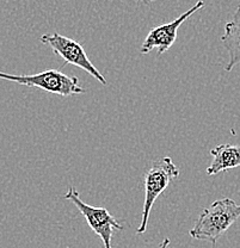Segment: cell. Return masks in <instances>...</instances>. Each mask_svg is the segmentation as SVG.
Listing matches in <instances>:
<instances>
[{"label": "cell", "instance_id": "cell-1", "mask_svg": "<svg viewBox=\"0 0 240 248\" xmlns=\"http://www.w3.org/2000/svg\"><path fill=\"white\" fill-rule=\"evenodd\" d=\"M240 217V204L231 198L214 201L203 209L197 223L190 231V236L196 240H208L215 245L218 239L236 223Z\"/></svg>", "mask_w": 240, "mask_h": 248}, {"label": "cell", "instance_id": "cell-2", "mask_svg": "<svg viewBox=\"0 0 240 248\" xmlns=\"http://www.w3.org/2000/svg\"><path fill=\"white\" fill-rule=\"evenodd\" d=\"M179 175V169L174 160L169 156H164L157 161L152 162L151 167L146 170L144 177V200L141 214V223L139 226L138 234H144L147 231L149 214L158 197L166 190L172 179Z\"/></svg>", "mask_w": 240, "mask_h": 248}, {"label": "cell", "instance_id": "cell-3", "mask_svg": "<svg viewBox=\"0 0 240 248\" xmlns=\"http://www.w3.org/2000/svg\"><path fill=\"white\" fill-rule=\"evenodd\" d=\"M0 79L9 80L28 87H37L53 94L69 97L73 94H82L85 90L80 86L77 77H69L56 69H48L30 76H14L0 72Z\"/></svg>", "mask_w": 240, "mask_h": 248}, {"label": "cell", "instance_id": "cell-4", "mask_svg": "<svg viewBox=\"0 0 240 248\" xmlns=\"http://www.w3.org/2000/svg\"><path fill=\"white\" fill-rule=\"evenodd\" d=\"M64 198L77 206L79 213L86 219L90 228L102 239L104 248H112V239L113 231L115 229L122 231V229H125V227L108 211V209L89 205L85 202H82L74 186H69L66 195H64Z\"/></svg>", "mask_w": 240, "mask_h": 248}, {"label": "cell", "instance_id": "cell-5", "mask_svg": "<svg viewBox=\"0 0 240 248\" xmlns=\"http://www.w3.org/2000/svg\"><path fill=\"white\" fill-rule=\"evenodd\" d=\"M40 41L43 45L51 48V50L55 54H58L61 59H64V64L69 63L76 67H79V68L87 72L90 76L94 77L102 85L108 84L105 77L90 61V58L85 53L82 46L79 45L78 42H76L72 38L66 37V36L60 35L58 32L45 33V35L41 36Z\"/></svg>", "mask_w": 240, "mask_h": 248}, {"label": "cell", "instance_id": "cell-6", "mask_svg": "<svg viewBox=\"0 0 240 248\" xmlns=\"http://www.w3.org/2000/svg\"><path fill=\"white\" fill-rule=\"evenodd\" d=\"M205 6V1L203 0H198L193 6L190 7L189 10L182 14L179 17L174 19L170 23H165V24L159 25V27L152 28L147 36L144 37L143 45L140 46V54H149L154 49H158L159 55L166 53L174 43L177 40L178 29L180 25L185 22L189 17H192L193 14L201 10Z\"/></svg>", "mask_w": 240, "mask_h": 248}, {"label": "cell", "instance_id": "cell-7", "mask_svg": "<svg viewBox=\"0 0 240 248\" xmlns=\"http://www.w3.org/2000/svg\"><path fill=\"white\" fill-rule=\"evenodd\" d=\"M221 42L229 58L224 69L226 72H231L240 63V5L237 7L231 22L224 25V33L221 36Z\"/></svg>", "mask_w": 240, "mask_h": 248}, {"label": "cell", "instance_id": "cell-8", "mask_svg": "<svg viewBox=\"0 0 240 248\" xmlns=\"http://www.w3.org/2000/svg\"><path fill=\"white\" fill-rule=\"evenodd\" d=\"M210 155L213 160L207 169L208 175H215L240 166V146L237 144H219L211 149Z\"/></svg>", "mask_w": 240, "mask_h": 248}, {"label": "cell", "instance_id": "cell-9", "mask_svg": "<svg viewBox=\"0 0 240 248\" xmlns=\"http://www.w3.org/2000/svg\"><path fill=\"white\" fill-rule=\"evenodd\" d=\"M169 245H170V239L169 237H165V239L162 240L161 244H160L159 248H169Z\"/></svg>", "mask_w": 240, "mask_h": 248}, {"label": "cell", "instance_id": "cell-10", "mask_svg": "<svg viewBox=\"0 0 240 248\" xmlns=\"http://www.w3.org/2000/svg\"><path fill=\"white\" fill-rule=\"evenodd\" d=\"M140 1H144V2H152V1H157V0H140Z\"/></svg>", "mask_w": 240, "mask_h": 248}]
</instances>
